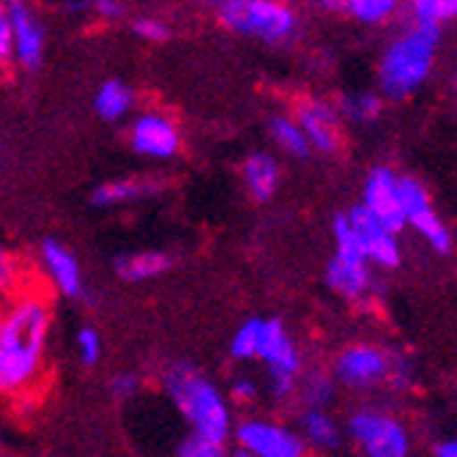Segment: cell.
<instances>
[{"label": "cell", "mask_w": 457, "mask_h": 457, "mask_svg": "<svg viewBox=\"0 0 457 457\" xmlns=\"http://www.w3.org/2000/svg\"><path fill=\"white\" fill-rule=\"evenodd\" d=\"M74 348H77V356L86 367H94L102 361V353H104V340L102 335L94 328V326H82L77 335H74Z\"/></svg>", "instance_id": "cell-29"}, {"label": "cell", "mask_w": 457, "mask_h": 457, "mask_svg": "<svg viewBox=\"0 0 457 457\" xmlns=\"http://www.w3.org/2000/svg\"><path fill=\"white\" fill-rule=\"evenodd\" d=\"M132 30L135 36L145 38V41H164L170 36V25L162 17H151V14H140L132 20Z\"/></svg>", "instance_id": "cell-31"}, {"label": "cell", "mask_w": 457, "mask_h": 457, "mask_svg": "<svg viewBox=\"0 0 457 457\" xmlns=\"http://www.w3.org/2000/svg\"><path fill=\"white\" fill-rule=\"evenodd\" d=\"M91 12H96L102 20H123L127 17V6L118 4V0H96L91 6Z\"/></svg>", "instance_id": "cell-36"}, {"label": "cell", "mask_w": 457, "mask_h": 457, "mask_svg": "<svg viewBox=\"0 0 457 457\" xmlns=\"http://www.w3.org/2000/svg\"><path fill=\"white\" fill-rule=\"evenodd\" d=\"M326 12H343L364 28H381L395 20L400 12L397 0H337V4H320Z\"/></svg>", "instance_id": "cell-20"}, {"label": "cell", "mask_w": 457, "mask_h": 457, "mask_svg": "<svg viewBox=\"0 0 457 457\" xmlns=\"http://www.w3.org/2000/svg\"><path fill=\"white\" fill-rule=\"evenodd\" d=\"M38 261L47 274V282L53 285V290L58 296H63V299H82L86 296V279H82L79 261L66 244H61L55 238L41 241Z\"/></svg>", "instance_id": "cell-16"}, {"label": "cell", "mask_w": 457, "mask_h": 457, "mask_svg": "<svg viewBox=\"0 0 457 457\" xmlns=\"http://www.w3.org/2000/svg\"><path fill=\"white\" fill-rule=\"evenodd\" d=\"M12 17V63L33 71L45 63L47 53V25L41 14L28 4H9Z\"/></svg>", "instance_id": "cell-15"}, {"label": "cell", "mask_w": 457, "mask_h": 457, "mask_svg": "<svg viewBox=\"0 0 457 457\" xmlns=\"http://www.w3.org/2000/svg\"><path fill=\"white\" fill-rule=\"evenodd\" d=\"M261 395H263V386H261L255 378H249V376H236V378L230 381L228 397L236 400V403H241V405H253V403H258Z\"/></svg>", "instance_id": "cell-32"}, {"label": "cell", "mask_w": 457, "mask_h": 457, "mask_svg": "<svg viewBox=\"0 0 457 457\" xmlns=\"http://www.w3.org/2000/svg\"><path fill=\"white\" fill-rule=\"evenodd\" d=\"M164 392L179 408L181 420L189 425L192 436H203L220 444H228V438L236 430L233 405L225 389L214 384L209 376L187 361H176L164 372Z\"/></svg>", "instance_id": "cell-2"}, {"label": "cell", "mask_w": 457, "mask_h": 457, "mask_svg": "<svg viewBox=\"0 0 457 457\" xmlns=\"http://www.w3.org/2000/svg\"><path fill=\"white\" fill-rule=\"evenodd\" d=\"M348 225L353 230V238L361 249V255L372 269L392 271L403 263V246H400V233L389 230L381 225L376 217H370L361 205H353L351 212H345Z\"/></svg>", "instance_id": "cell-13"}, {"label": "cell", "mask_w": 457, "mask_h": 457, "mask_svg": "<svg viewBox=\"0 0 457 457\" xmlns=\"http://www.w3.org/2000/svg\"><path fill=\"white\" fill-rule=\"evenodd\" d=\"M345 433L364 457H411V433L386 408H356L348 417Z\"/></svg>", "instance_id": "cell-7"}, {"label": "cell", "mask_w": 457, "mask_h": 457, "mask_svg": "<svg viewBox=\"0 0 457 457\" xmlns=\"http://www.w3.org/2000/svg\"><path fill=\"white\" fill-rule=\"evenodd\" d=\"M140 386H143V381H140L137 372H132V370L115 372L112 381H110V392H112L118 400H132V397L140 392Z\"/></svg>", "instance_id": "cell-33"}, {"label": "cell", "mask_w": 457, "mask_h": 457, "mask_svg": "<svg viewBox=\"0 0 457 457\" xmlns=\"http://www.w3.org/2000/svg\"><path fill=\"white\" fill-rule=\"evenodd\" d=\"M228 446L220 444V441H212V438H203V436H187L179 449H176V457H228Z\"/></svg>", "instance_id": "cell-30"}, {"label": "cell", "mask_w": 457, "mask_h": 457, "mask_svg": "<svg viewBox=\"0 0 457 457\" xmlns=\"http://www.w3.org/2000/svg\"><path fill=\"white\" fill-rule=\"evenodd\" d=\"M299 433L304 438L307 446H315V449H337L343 444V428L340 422L331 417L328 411H302L299 417Z\"/></svg>", "instance_id": "cell-22"}, {"label": "cell", "mask_w": 457, "mask_h": 457, "mask_svg": "<svg viewBox=\"0 0 457 457\" xmlns=\"http://www.w3.org/2000/svg\"><path fill=\"white\" fill-rule=\"evenodd\" d=\"M294 118L302 127L310 151L320 156H331L343 148V118L337 104L320 96H302L294 107Z\"/></svg>", "instance_id": "cell-11"}, {"label": "cell", "mask_w": 457, "mask_h": 457, "mask_svg": "<svg viewBox=\"0 0 457 457\" xmlns=\"http://www.w3.org/2000/svg\"><path fill=\"white\" fill-rule=\"evenodd\" d=\"M337 112L343 118V123H351V127H370L384 115V96L378 91H348L343 94L337 102Z\"/></svg>", "instance_id": "cell-21"}, {"label": "cell", "mask_w": 457, "mask_h": 457, "mask_svg": "<svg viewBox=\"0 0 457 457\" xmlns=\"http://www.w3.org/2000/svg\"><path fill=\"white\" fill-rule=\"evenodd\" d=\"M331 238H335V255L326 263V285L331 294L351 304H364L376 296V274L353 238L345 214L331 220Z\"/></svg>", "instance_id": "cell-6"}, {"label": "cell", "mask_w": 457, "mask_h": 457, "mask_svg": "<svg viewBox=\"0 0 457 457\" xmlns=\"http://www.w3.org/2000/svg\"><path fill=\"white\" fill-rule=\"evenodd\" d=\"M389 384L397 386V389H408L413 384V364L408 356L403 353H395V364H392V376H389Z\"/></svg>", "instance_id": "cell-35"}, {"label": "cell", "mask_w": 457, "mask_h": 457, "mask_svg": "<svg viewBox=\"0 0 457 457\" xmlns=\"http://www.w3.org/2000/svg\"><path fill=\"white\" fill-rule=\"evenodd\" d=\"M269 137L271 143L285 154V156H294V159H307L312 151H310V143L302 132V127L296 123L294 115H271L269 118Z\"/></svg>", "instance_id": "cell-25"}, {"label": "cell", "mask_w": 457, "mask_h": 457, "mask_svg": "<svg viewBox=\"0 0 457 457\" xmlns=\"http://www.w3.org/2000/svg\"><path fill=\"white\" fill-rule=\"evenodd\" d=\"M337 395V381L326 370H307L299 378L296 397L302 400L304 411H328L331 400Z\"/></svg>", "instance_id": "cell-24"}, {"label": "cell", "mask_w": 457, "mask_h": 457, "mask_svg": "<svg viewBox=\"0 0 457 457\" xmlns=\"http://www.w3.org/2000/svg\"><path fill=\"white\" fill-rule=\"evenodd\" d=\"M441 47V30L420 22H408L389 45L384 47L378 58V94L389 102H403L417 94L433 66L436 53Z\"/></svg>", "instance_id": "cell-3"}, {"label": "cell", "mask_w": 457, "mask_h": 457, "mask_svg": "<svg viewBox=\"0 0 457 457\" xmlns=\"http://www.w3.org/2000/svg\"><path fill=\"white\" fill-rule=\"evenodd\" d=\"M135 91L132 86H127L123 79H104L102 86L96 88V96H94V110L102 120H123L132 110H135Z\"/></svg>", "instance_id": "cell-23"}, {"label": "cell", "mask_w": 457, "mask_h": 457, "mask_svg": "<svg viewBox=\"0 0 457 457\" xmlns=\"http://www.w3.org/2000/svg\"><path fill=\"white\" fill-rule=\"evenodd\" d=\"M50 337L53 307L36 290L17 294L0 307V395L20 400L41 384Z\"/></svg>", "instance_id": "cell-1"}, {"label": "cell", "mask_w": 457, "mask_h": 457, "mask_svg": "<svg viewBox=\"0 0 457 457\" xmlns=\"http://www.w3.org/2000/svg\"><path fill=\"white\" fill-rule=\"evenodd\" d=\"M233 438L241 452L253 457H307V444L302 433L274 420L249 417L236 425Z\"/></svg>", "instance_id": "cell-10"}, {"label": "cell", "mask_w": 457, "mask_h": 457, "mask_svg": "<svg viewBox=\"0 0 457 457\" xmlns=\"http://www.w3.org/2000/svg\"><path fill=\"white\" fill-rule=\"evenodd\" d=\"M170 255L162 249H135L115 258V274L123 282H148L170 269Z\"/></svg>", "instance_id": "cell-19"}, {"label": "cell", "mask_w": 457, "mask_h": 457, "mask_svg": "<svg viewBox=\"0 0 457 457\" xmlns=\"http://www.w3.org/2000/svg\"><path fill=\"white\" fill-rule=\"evenodd\" d=\"M400 209H403L405 228L417 230L420 238L433 249V253H438V255L452 253L454 236H452L449 225L438 217L433 197L420 179L400 176Z\"/></svg>", "instance_id": "cell-9"}, {"label": "cell", "mask_w": 457, "mask_h": 457, "mask_svg": "<svg viewBox=\"0 0 457 457\" xmlns=\"http://www.w3.org/2000/svg\"><path fill=\"white\" fill-rule=\"evenodd\" d=\"M433 457H457V438H446V441L436 444Z\"/></svg>", "instance_id": "cell-37"}, {"label": "cell", "mask_w": 457, "mask_h": 457, "mask_svg": "<svg viewBox=\"0 0 457 457\" xmlns=\"http://www.w3.org/2000/svg\"><path fill=\"white\" fill-rule=\"evenodd\" d=\"M162 184L154 179H115V181H104L94 189L91 203L102 205V209H112V205H129L145 197L159 195Z\"/></svg>", "instance_id": "cell-18"}, {"label": "cell", "mask_w": 457, "mask_h": 457, "mask_svg": "<svg viewBox=\"0 0 457 457\" xmlns=\"http://www.w3.org/2000/svg\"><path fill=\"white\" fill-rule=\"evenodd\" d=\"M22 263L9 246H0V302L14 299L20 294Z\"/></svg>", "instance_id": "cell-28"}, {"label": "cell", "mask_w": 457, "mask_h": 457, "mask_svg": "<svg viewBox=\"0 0 457 457\" xmlns=\"http://www.w3.org/2000/svg\"><path fill=\"white\" fill-rule=\"evenodd\" d=\"M228 457H253V454H246V452H241V449H236V452H230Z\"/></svg>", "instance_id": "cell-38"}, {"label": "cell", "mask_w": 457, "mask_h": 457, "mask_svg": "<svg viewBox=\"0 0 457 457\" xmlns=\"http://www.w3.org/2000/svg\"><path fill=\"white\" fill-rule=\"evenodd\" d=\"M217 20L236 36L285 47L302 33V14L279 0H222L217 4Z\"/></svg>", "instance_id": "cell-4"}, {"label": "cell", "mask_w": 457, "mask_h": 457, "mask_svg": "<svg viewBox=\"0 0 457 457\" xmlns=\"http://www.w3.org/2000/svg\"><path fill=\"white\" fill-rule=\"evenodd\" d=\"M255 345H258V318H249L233 331L228 351L236 361H255Z\"/></svg>", "instance_id": "cell-27"}, {"label": "cell", "mask_w": 457, "mask_h": 457, "mask_svg": "<svg viewBox=\"0 0 457 457\" xmlns=\"http://www.w3.org/2000/svg\"><path fill=\"white\" fill-rule=\"evenodd\" d=\"M255 361L266 364V395L285 403L296 395L304 372L302 351L279 318H258V345Z\"/></svg>", "instance_id": "cell-5"}, {"label": "cell", "mask_w": 457, "mask_h": 457, "mask_svg": "<svg viewBox=\"0 0 457 457\" xmlns=\"http://www.w3.org/2000/svg\"><path fill=\"white\" fill-rule=\"evenodd\" d=\"M359 205L370 217H376L381 225H386L395 233L405 228L403 209H400V176L389 164H376V168L367 170Z\"/></svg>", "instance_id": "cell-14"}, {"label": "cell", "mask_w": 457, "mask_h": 457, "mask_svg": "<svg viewBox=\"0 0 457 457\" xmlns=\"http://www.w3.org/2000/svg\"><path fill=\"white\" fill-rule=\"evenodd\" d=\"M395 353L378 343H351L345 345L331 364V378L345 389H372L389 384Z\"/></svg>", "instance_id": "cell-8"}, {"label": "cell", "mask_w": 457, "mask_h": 457, "mask_svg": "<svg viewBox=\"0 0 457 457\" xmlns=\"http://www.w3.org/2000/svg\"><path fill=\"white\" fill-rule=\"evenodd\" d=\"M0 449H4V438H0Z\"/></svg>", "instance_id": "cell-39"}, {"label": "cell", "mask_w": 457, "mask_h": 457, "mask_svg": "<svg viewBox=\"0 0 457 457\" xmlns=\"http://www.w3.org/2000/svg\"><path fill=\"white\" fill-rule=\"evenodd\" d=\"M127 140L137 156H145L154 162H168L179 156L181 151V127L168 112L148 110L132 118Z\"/></svg>", "instance_id": "cell-12"}, {"label": "cell", "mask_w": 457, "mask_h": 457, "mask_svg": "<svg viewBox=\"0 0 457 457\" xmlns=\"http://www.w3.org/2000/svg\"><path fill=\"white\" fill-rule=\"evenodd\" d=\"M411 22L444 30V25L457 20V0H413L408 4Z\"/></svg>", "instance_id": "cell-26"}, {"label": "cell", "mask_w": 457, "mask_h": 457, "mask_svg": "<svg viewBox=\"0 0 457 457\" xmlns=\"http://www.w3.org/2000/svg\"><path fill=\"white\" fill-rule=\"evenodd\" d=\"M241 179L246 192L253 195L255 200L266 203L277 195L279 181H282V168L277 156H271L269 151H255L249 154L241 164Z\"/></svg>", "instance_id": "cell-17"}, {"label": "cell", "mask_w": 457, "mask_h": 457, "mask_svg": "<svg viewBox=\"0 0 457 457\" xmlns=\"http://www.w3.org/2000/svg\"><path fill=\"white\" fill-rule=\"evenodd\" d=\"M12 63V17L9 4H0V69Z\"/></svg>", "instance_id": "cell-34"}]
</instances>
